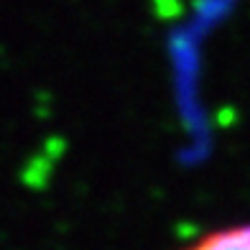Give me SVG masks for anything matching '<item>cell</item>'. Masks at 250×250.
<instances>
[{
  "label": "cell",
  "mask_w": 250,
  "mask_h": 250,
  "mask_svg": "<svg viewBox=\"0 0 250 250\" xmlns=\"http://www.w3.org/2000/svg\"><path fill=\"white\" fill-rule=\"evenodd\" d=\"M187 250H250V222L214 230L209 235L199 237Z\"/></svg>",
  "instance_id": "cell-1"
}]
</instances>
